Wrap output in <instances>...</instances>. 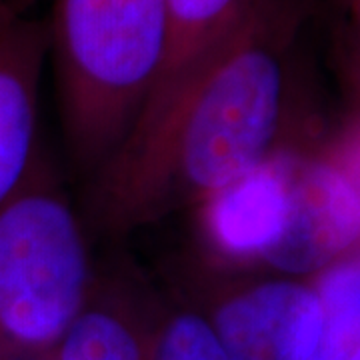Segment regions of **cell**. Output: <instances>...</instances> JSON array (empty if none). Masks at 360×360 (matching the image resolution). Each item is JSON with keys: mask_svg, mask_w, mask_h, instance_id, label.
I'll return each mask as SVG.
<instances>
[{"mask_svg": "<svg viewBox=\"0 0 360 360\" xmlns=\"http://www.w3.org/2000/svg\"><path fill=\"white\" fill-rule=\"evenodd\" d=\"M309 0H255L141 136L92 179L89 212L108 234L196 208L292 142L319 118L300 112L292 51Z\"/></svg>", "mask_w": 360, "mask_h": 360, "instance_id": "6da1fadb", "label": "cell"}, {"mask_svg": "<svg viewBox=\"0 0 360 360\" xmlns=\"http://www.w3.org/2000/svg\"><path fill=\"white\" fill-rule=\"evenodd\" d=\"M46 32L66 148L75 167L94 176L129 139L155 89L167 0H52Z\"/></svg>", "mask_w": 360, "mask_h": 360, "instance_id": "7a4b0ae2", "label": "cell"}, {"mask_svg": "<svg viewBox=\"0 0 360 360\" xmlns=\"http://www.w3.org/2000/svg\"><path fill=\"white\" fill-rule=\"evenodd\" d=\"M94 281L82 222L34 165L0 206V359L49 356Z\"/></svg>", "mask_w": 360, "mask_h": 360, "instance_id": "3957f363", "label": "cell"}, {"mask_svg": "<svg viewBox=\"0 0 360 360\" xmlns=\"http://www.w3.org/2000/svg\"><path fill=\"white\" fill-rule=\"evenodd\" d=\"M359 110L302 142L296 160L288 222L281 243L264 258L272 274L314 278L359 255Z\"/></svg>", "mask_w": 360, "mask_h": 360, "instance_id": "277c9868", "label": "cell"}, {"mask_svg": "<svg viewBox=\"0 0 360 360\" xmlns=\"http://www.w3.org/2000/svg\"><path fill=\"white\" fill-rule=\"evenodd\" d=\"M200 310L229 360H309L324 326L312 278L272 272L224 284Z\"/></svg>", "mask_w": 360, "mask_h": 360, "instance_id": "5b68a950", "label": "cell"}, {"mask_svg": "<svg viewBox=\"0 0 360 360\" xmlns=\"http://www.w3.org/2000/svg\"><path fill=\"white\" fill-rule=\"evenodd\" d=\"M309 139L283 146L194 208L196 236L208 266L238 272L264 264L286 231L298 150Z\"/></svg>", "mask_w": 360, "mask_h": 360, "instance_id": "8992f818", "label": "cell"}, {"mask_svg": "<svg viewBox=\"0 0 360 360\" xmlns=\"http://www.w3.org/2000/svg\"><path fill=\"white\" fill-rule=\"evenodd\" d=\"M46 20L16 14L0 26V206L34 167Z\"/></svg>", "mask_w": 360, "mask_h": 360, "instance_id": "52a82bcc", "label": "cell"}, {"mask_svg": "<svg viewBox=\"0 0 360 360\" xmlns=\"http://www.w3.org/2000/svg\"><path fill=\"white\" fill-rule=\"evenodd\" d=\"M252 2L255 0H167L165 60L155 89L127 141L141 136L155 124L206 56L217 51L220 42L240 25Z\"/></svg>", "mask_w": 360, "mask_h": 360, "instance_id": "ba28073f", "label": "cell"}, {"mask_svg": "<svg viewBox=\"0 0 360 360\" xmlns=\"http://www.w3.org/2000/svg\"><path fill=\"white\" fill-rule=\"evenodd\" d=\"M156 310L127 290L94 281L52 360H153Z\"/></svg>", "mask_w": 360, "mask_h": 360, "instance_id": "9c48e42d", "label": "cell"}, {"mask_svg": "<svg viewBox=\"0 0 360 360\" xmlns=\"http://www.w3.org/2000/svg\"><path fill=\"white\" fill-rule=\"evenodd\" d=\"M153 360H229L198 307L156 310Z\"/></svg>", "mask_w": 360, "mask_h": 360, "instance_id": "30bf717a", "label": "cell"}, {"mask_svg": "<svg viewBox=\"0 0 360 360\" xmlns=\"http://www.w3.org/2000/svg\"><path fill=\"white\" fill-rule=\"evenodd\" d=\"M37 0H8V8L14 14H26V11L34 4Z\"/></svg>", "mask_w": 360, "mask_h": 360, "instance_id": "8fae6325", "label": "cell"}, {"mask_svg": "<svg viewBox=\"0 0 360 360\" xmlns=\"http://www.w3.org/2000/svg\"><path fill=\"white\" fill-rule=\"evenodd\" d=\"M4 2H6V6H8V0H4Z\"/></svg>", "mask_w": 360, "mask_h": 360, "instance_id": "7c38bea8", "label": "cell"}]
</instances>
